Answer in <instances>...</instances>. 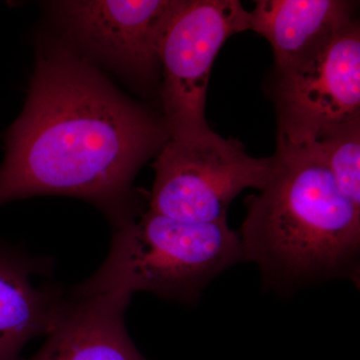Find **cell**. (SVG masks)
<instances>
[{
	"instance_id": "cell-4",
	"label": "cell",
	"mask_w": 360,
	"mask_h": 360,
	"mask_svg": "<svg viewBox=\"0 0 360 360\" xmlns=\"http://www.w3.org/2000/svg\"><path fill=\"white\" fill-rule=\"evenodd\" d=\"M153 163L149 210L193 224L227 221L232 200L246 188L262 191L276 156L253 158L238 139L210 134L168 139Z\"/></svg>"
},
{
	"instance_id": "cell-3",
	"label": "cell",
	"mask_w": 360,
	"mask_h": 360,
	"mask_svg": "<svg viewBox=\"0 0 360 360\" xmlns=\"http://www.w3.org/2000/svg\"><path fill=\"white\" fill-rule=\"evenodd\" d=\"M245 262L238 232L227 221L193 224L148 210L116 227L108 257L80 292L139 291L195 303L208 283Z\"/></svg>"
},
{
	"instance_id": "cell-6",
	"label": "cell",
	"mask_w": 360,
	"mask_h": 360,
	"mask_svg": "<svg viewBox=\"0 0 360 360\" xmlns=\"http://www.w3.org/2000/svg\"><path fill=\"white\" fill-rule=\"evenodd\" d=\"M277 73V148H304L360 120L359 21L314 58Z\"/></svg>"
},
{
	"instance_id": "cell-8",
	"label": "cell",
	"mask_w": 360,
	"mask_h": 360,
	"mask_svg": "<svg viewBox=\"0 0 360 360\" xmlns=\"http://www.w3.org/2000/svg\"><path fill=\"white\" fill-rule=\"evenodd\" d=\"M120 291H75L63 303L41 350L30 360H146L130 340Z\"/></svg>"
},
{
	"instance_id": "cell-2",
	"label": "cell",
	"mask_w": 360,
	"mask_h": 360,
	"mask_svg": "<svg viewBox=\"0 0 360 360\" xmlns=\"http://www.w3.org/2000/svg\"><path fill=\"white\" fill-rule=\"evenodd\" d=\"M259 194L245 198L239 231L245 262L278 292L333 279L359 285L360 208L347 200L311 146L277 148Z\"/></svg>"
},
{
	"instance_id": "cell-1",
	"label": "cell",
	"mask_w": 360,
	"mask_h": 360,
	"mask_svg": "<svg viewBox=\"0 0 360 360\" xmlns=\"http://www.w3.org/2000/svg\"><path fill=\"white\" fill-rule=\"evenodd\" d=\"M169 139L165 122L115 89L68 40L40 45L25 108L6 134L0 205L82 198L116 227L134 219L132 182Z\"/></svg>"
},
{
	"instance_id": "cell-10",
	"label": "cell",
	"mask_w": 360,
	"mask_h": 360,
	"mask_svg": "<svg viewBox=\"0 0 360 360\" xmlns=\"http://www.w3.org/2000/svg\"><path fill=\"white\" fill-rule=\"evenodd\" d=\"M30 269L18 255L0 250V360H15L28 340L46 335L63 303L58 293L32 285Z\"/></svg>"
},
{
	"instance_id": "cell-9",
	"label": "cell",
	"mask_w": 360,
	"mask_h": 360,
	"mask_svg": "<svg viewBox=\"0 0 360 360\" xmlns=\"http://www.w3.org/2000/svg\"><path fill=\"white\" fill-rule=\"evenodd\" d=\"M248 27L271 44L277 72L302 65L354 22V2L257 0Z\"/></svg>"
},
{
	"instance_id": "cell-5",
	"label": "cell",
	"mask_w": 360,
	"mask_h": 360,
	"mask_svg": "<svg viewBox=\"0 0 360 360\" xmlns=\"http://www.w3.org/2000/svg\"><path fill=\"white\" fill-rule=\"evenodd\" d=\"M248 20L238 0H182L160 51L163 122L170 139L213 131L205 118L210 71L224 42L250 30Z\"/></svg>"
},
{
	"instance_id": "cell-7",
	"label": "cell",
	"mask_w": 360,
	"mask_h": 360,
	"mask_svg": "<svg viewBox=\"0 0 360 360\" xmlns=\"http://www.w3.org/2000/svg\"><path fill=\"white\" fill-rule=\"evenodd\" d=\"M182 0L53 2L68 41L124 77L149 84L160 70L163 35Z\"/></svg>"
},
{
	"instance_id": "cell-11",
	"label": "cell",
	"mask_w": 360,
	"mask_h": 360,
	"mask_svg": "<svg viewBox=\"0 0 360 360\" xmlns=\"http://www.w3.org/2000/svg\"><path fill=\"white\" fill-rule=\"evenodd\" d=\"M307 146L321 155L340 193L360 208V120L329 130Z\"/></svg>"
}]
</instances>
